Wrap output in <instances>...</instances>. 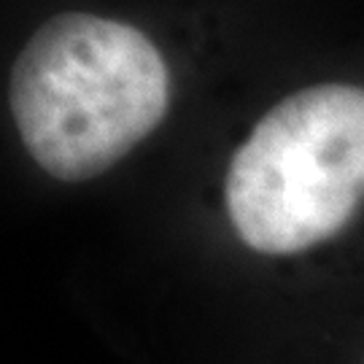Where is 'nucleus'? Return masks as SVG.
Wrapping results in <instances>:
<instances>
[{
    "mask_svg": "<svg viewBox=\"0 0 364 364\" xmlns=\"http://www.w3.org/2000/svg\"><path fill=\"white\" fill-rule=\"evenodd\" d=\"M170 103L162 54L138 27L57 14L11 70V114L27 154L60 181H90L159 127Z\"/></svg>",
    "mask_w": 364,
    "mask_h": 364,
    "instance_id": "f257e3e1",
    "label": "nucleus"
},
{
    "mask_svg": "<svg viewBox=\"0 0 364 364\" xmlns=\"http://www.w3.org/2000/svg\"><path fill=\"white\" fill-rule=\"evenodd\" d=\"M364 200V87L316 84L284 97L235 151L224 203L259 254H299L353 219Z\"/></svg>",
    "mask_w": 364,
    "mask_h": 364,
    "instance_id": "f03ea898",
    "label": "nucleus"
}]
</instances>
